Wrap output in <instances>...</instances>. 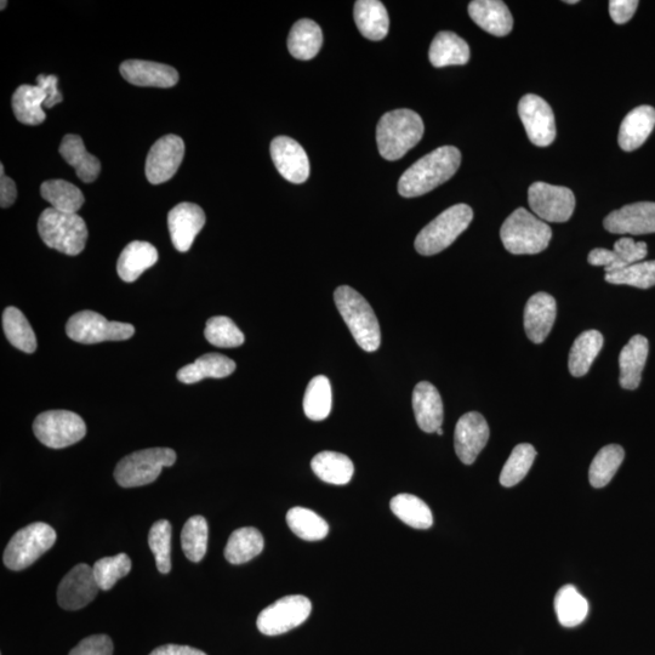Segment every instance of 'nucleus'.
<instances>
[{"mask_svg": "<svg viewBox=\"0 0 655 655\" xmlns=\"http://www.w3.org/2000/svg\"><path fill=\"white\" fill-rule=\"evenodd\" d=\"M566 3H568V4H577L578 0H568V2H566Z\"/></svg>", "mask_w": 655, "mask_h": 655, "instance_id": "13d9d810", "label": "nucleus"}, {"mask_svg": "<svg viewBox=\"0 0 655 655\" xmlns=\"http://www.w3.org/2000/svg\"><path fill=\"white\" fill-rule=\"evenodd\" d=\"M209 529L203 516H193L185 523L181 533L184 554L191 562H201L207 554Z\"/></svg>", "mask_w": 655, "mask_h": 655, "instance_id": "37998d69", "label": "nucleus"}, {"mask_svg": "<svg viewBox=\"0 0 655 655\" xmlns=\"http://www.w3.org/2000/svg\"><path fill=\"white\" fill-rule=\"evenodd\" d=\"M461 153L457 147L443 146L414 163L398 181V192L404 198L426 195L458 172Z\"/></svg>", "mask_w": 655, "mask_h": 655, "instance_id": "f257e3e1", "label": "nucleus"}, {"mask_svg": "<svg viewBox=\"0 0 655 655\" xmlns=\"http://www.w3.org/2000/svg\"><path fill=\"white\" fill-rule=\"evenodd\" d=\"M61 156L76 169L79 179L90 184L99 178L101 163L98 158L87 151L81 136L66 135L60 146Z\"/></svg>", "mask_w": 655, "mask_h": 655, "instance_id": "c85d7f7f", "label": "nucleus"}, {"mask_svg": "<svg viewBox=\"0 0 655 655\" xmlns=\"http://www.w3.org/2000/svg\"><path fill=\"white\" fill-rule=\"evenodd\" d=\"M66 333L79 344L91 345L128 340L135 334V328L129 323L107 321L98 312L82 311L68 320Z\"/></svg>", "mask_w": 655, "mask_h": 655, "instance_id": "9d476101", "label": "nucleus"}, {"mask_svg": "<svg viewBox=\"0 0 655 655\" xmlns=\"http://www.w3.org/2000/svg\"><path fill=\"white\" fill-rule=\"evenodd\" d=\"M56 532L43 522L28 524L10 539L4 551V565L11 571H22L33 565L45 552L53 548Z\"/></svg>", "mask_w": 655, "mask_h": 655, "instance_id": "6e6552de", "label": "nucleus"}, {"mask_svg": "<svg viewBox=\"0 0 655 655\" xmlns=\"http://www.w3.org/2000/svg\"><path fill=\"white\" fill-rule=\"evenodd\" d=\"M205 225V214L197 204L180 203L170 210L168 226L176 250L189 252Z\"/></svg>", "mask_w": 655, "mask_h": 655, "instance_id": "6ab92c4d", "label": "nucleus"}, {"mask_svg": "<svg viewBox=\"0 0 655 655\" xmlns=\"http://www.w3.org/2000/svg\"><path fill=\"white\" fill-rule=\"evenodd\" d=\"M606 282L617 286L649 289L655 286V260L636 262L625 269L606 273Z\"/></svg>", "mask_w": 655, "mask_h": 655, "instance_id": "a18cd8bd", "label": "nucleus"}, {"mask_svg": "<svg viewBox=\"0 0 655 655\" xmlns=\"http://www.w3.org/2000/svg\"><path fill=\"white\" fill-rule=\"evenodd\" d=\"M589 264L592 266L605 267L606 273H613L625 269V266L620 260L614 250L605 248H597L592 250L588 258Z\"/></svg>", "mask_w": 655, "mask_h": 655, "instance_id": "603ef678", "label": "nucleus"}, {"mask_svg": "<svg viewBox=\"0 0 655 655\" xmlns=\"http://www.w3.org/2000/svg\"><path fill=\"white\" fill-rule=\"evenodd\" d=\"M176 453L170 448H150L127 455L119 461L115 478L123 488L146 486L155 482L164 467L175 464Z\"/></svg>", "mask_w": 655, "mask_h": 655, "instance_id": "0eeeda50", "label": "nucleus"}, {"mask_svg": "<svg viewBox=\"0 0 655 655\" xmlns=\"http://www.w3.org/2000/svg\"><path fill=\"white\" fill-rule=\"evenodd\" d=\"M413 409L421 430L432 434L441 429L444 418L443 402L440 392L434 385L423 381L415 386Z\"/></svg>", "mask_w": 655, "mask_h": 655, "instance_id": "4be33fe9", "label": "nucleus"}, {"mask_svg": "<svg viewBox=\"0 0 655 655\" xmlns=\"http://www.w3.org/2000/svg\"><path fill=\"white\" fill-rule=\"evenodd\" d=\"M429 59L437 68L466 65L470 60L469 44L453 32H440L431 43Z\"/></svg>", "mask_w": 655, "mask_h": 655, "instance_id": "c756f323", "label": "nucleus"}, {"mask_svg": "<svg viewBox=\"0 0 655 655\" xmlns=\"http://www.w3.org/2000/svg\"><path fill=\"white\" fill-rule=\"evenodd\" d=\"M236 363L220 353H207L197 358L195 363L187 364L178 372V379L184 384H196L207 378L222 379L235 372Z\"/></svg>", "mask_w": 655, "mask_h": 655, "instance_id": "bb28decb", "label": "nucleus"}, {"mask_svg": "<svg viewBox=\"0 0 655 655\" xmlns=\"http://www.w3.org/2000/svg\"><path fill=\"white\" fill-rule=\"evenodd\" d=\"M334 300L358 346L367 352L377 351L381 344V330L366 298L349 286H341L335 290Z\"/></svg>", "mask_w": 655, "mask_h": 655, "instance_id": "7ed1b4c3", "label": "nucleus"}, {"mask_svg": "<svg viewBox=\"0 0 655 655\" xmlns=\"http://www.w3.org/2000/svg\"><path fill=\"white\" fill-rule=\"evenodd\" d=\"M113 643L107 635H93L78 643L68 655H112Z\"/></svg>", "mask_w": 655, "mask_h": 655, "instance_id": "3c124183", "label": "nucleus"}, {"mask_svg": "<svg viewBox=\"0 0 655 655\" xmlns=\"http://www.w3.org/2000/svg\"><path fill=\"white\" fill-rule=\"evenodd\" d=\"M391 511L403 523L415 529H429L434 524V515L425 501L412 494H398L391 500Z\"/></svg>", "mask_w": 655, "mask_h": 655, "instance_id": "4c0bfd02", "label": "nucleus"}, {"mask_svg": "<svg viewBox=\"0 0 655 655\" xmlns=\"http://www.w3.org/2000/svg\"><path fill=\"white\" fill-rule=\"evenodd\" d=\"M625 458L623 447L609 444L597 453L590 465L589 480L592 487L603 488L613 480Z\"/></svg>", "mask_w": 655, "mask_h": 655, "instance_id": "ea45409f", "label": "nucleus"}, {"mask_svg": "<svg viewBox=\"0 0 655 655\" xmlns=\"http://www.w3.org/2000/svg\"><path fill=\"white\" fill-rule=\"evenodd\" d=\"M639 4L637 0H611L609 2V14H611L615 24L624 25L635 15Z\"/></svg>", "mask_w": 655, "mask_h": 655, "instance_id": "864d4df0", "label": "nucleus"}, {"mask_svg": "<svg viewBox=\"0 0 655 655\" xmlns=\"http://www.w3.org/2000/svg\"><path fill=\"white\" fill-rule=\"evenodd\" d=\"M469 15L482 30L495 37H505L514 28V17L500 0H474L469 5Z\"/></svg>", "mask_w": 655, "mask_h": 655, "instance_id": "5701e85b", "label": "nucleus"}, {"mask_svg": "<svg viewBox=\"0 0 655 655\" xmlns=\"http://www.w3.org/2000/svg\"><path fill=\"white\" fill-rule=\"evenodd\" d=\"M41 195L51 208L61 213L77 214L85 202L77 186L65 180H48L41 187Z\"/></svg>", "mask_w": 655, "mask_h": 655, "instance_id": "e433bc0d", "label": "nucleus"}, {"mask_svg": "<svg viewBox=\"0 0 655 655\" xmlns=\"http://www.w3.org/2000/svg\"><path fill=\"white\" fill-rule=\"evenodd\" d=\"M47 95L38 85H21L13 95L14 115L22 124L39 125L45 121L47 115L43 106Z\"/></svg>", "mask_w": 655, "mask_h": 655, "instance_id": "473e14b6", "label": "nucleus"}, {"mask_svg": "<svg viewBox=\"0 0 655 655\" xmlns=\"http://www.w3.org/2000/svg\"><path fill=\"white\" fill-rule=\"evenodd\" d=\"M265 541L258 529L239 528L231 534L225 548V558L232 565H243L259 556L264 550Z\"/></svg>", "mask_w": 655, "mask_h": 655, "instance_id": "72a5a7b5", "label": "nucleus"}, {"mask_svg": "<svg viewBox=\"0 0 655 655\" xmlns=\"http://www.w3.org/2000/svg\"><path fill=\"white\" fill-rule=\"evenodd\" d=\"M500 237L509 253L533 255L544 252L549 247L552 230L538 216L524 208H518L501 226Z\"/></svg>", "mask_w": 655, "mask_h": 655, "instance_id": "20e7f679", "label": "nucleus"}, {"mask_svg": "<svg viewBox=\"0 0 655 655\" xmlns=\"http://www.w3.org/2000/svg\"><path fill=\"white\" fill-rule=\"evenodd\" d=\"M472 219L474 212L469 205H453L420 231L415 239V249L425 256L443 252L469 227Z\"/></svg>", "mask_w": 655, "mask_h": 655, "instance_id": "423d86ee", "label": "nucleus"}, {"mask_svg": "<svg viewBox=\"0 0 655 655\" xmlns=\"http://www.w3.org/2000/svg\"><path fill=\"white\" fill-rule=\"evenodd\" d=\"M150 655H207L190 646L165 645L158 647Z\"/></svg>", "mask_w": 655, "mask_h": 655, "instance_id": "4d7b16f0", "label": "nucleus"}, {"mask_svg": "<svg viewBox=\"0 0 655 655\" xmlns=\"http://www.w3.org/2000/svg\"><path fill=\"white\" fill-rule=\"evenodd\" d=\"M100 588L94 577L93 568L85 563L77 565L61 580L58 602L66 611H78L88 606L98 595Z\"/></svg>", "mask_w": 655, "mask_h": 655, "instance_id": "2eb2a0df", "label": "nucleus"}, {"mask_svg": "<svg viewBox=\"0 0 655 655\" xmlns=\"http://www.w3.org/2000/svg\"><path fill=\"white\" fill-rule=\"evenodd\" d=\"M323 44L321 27L310 19H301L293 26L288 38V49L295 59L312 60Z\"/></svg>", "mask_w": 655, "mask_h": 655, "instance_id": "7c9ffc66", "label": "nucleus"}, {"mask_svg": "<svg viewBox=\"0 0 655 655\" xmlns=\"http://www.w3.org/2000/svg\"><path fill=\"white\" fill-rule=\"evenodd\" d=\"M148 545L155 555L158 571L168 574L172 571V524L167 520L157 521L148 533Z\"/></svg>", "mask_w": 655, "mask_h": 655, "instance_id": "49530a36", "label": "nucleus"}, {"mask_svg": "<svg viewBox=\"0 0 655 655\" xmlns=\"http://www.w3.org/2000/svg\"><path fill=\"white\" fill-rule=\"evenodd\" d=\"M358 31L369 41H381L389 33L390 19L379 0H358L353 10Z\"/></svg>", "mask_w": 655, "mask_h": 655, "instance_id": "a878e982", "label": "nucleus"}, {"mask_svg": "<svg viewBox=\"0 0 655 655\" xmlns=\"http://www.w3.org/2000/svg\"><path fill=\"white\" fill-rule=\"evenodd\" d=\"M311 611L309 598L301 595L286 596L265 608L259 614L256 626L266 636L286 634L304 624Z\"/></svg>", "mask_w": 655, "mask_h": 655, "instance_id": "9b49d317", "label": "nucleus"}, {"mask_svg": "<svg viewBox=\"0 0 655 655\" xmlns=\"http://www.w3.org/2000/svg\"><path fill=\"white\" fill-rule=\"evenodd\" d=\"M488 440L489 426L482 414L470 412L459 419L455 427L454 447L461 463L474 464Z\"/></svg>", "mask_w": 655, "mask_h": 655, "instance_id": "dca6fc26", "label": "nucleus"}, {"mask_svg": "<svg viewBox=\"0 0 655 655\" xmlns=\"http://www.w3.org/2000/svg\"><path fill=\"white\" fill-rule=\"evenodd\" d=\"M3 328L9 343L26 353L37 350V339L30 322L16 307H8L3 313Z\"/></svg>", "mask_w": 655, "mask_h": 655, "instance_id": "58836bf2", "label": "nucleus"}, {"mask_svg": "<svg viewBox=\"0 0 655 655\" xmlns=\"http://www.w3.org/2000/svg\"><path fill=\"white\" fill-rule=\"evenodd\" d=\"M131 571V560L127 554L101 558L93 567L94 577L100 590L108 591L116 585L119 579Z\"/></svg>", "mask_w": 655, "mask_h": 655, "instance_id": "09e8293b", "label": "nucleus"}, {"mask_svg": "<svg viewBox=\"0 0 655 655\" xmlns=\"http://www.w3.org/2000/svg\"><path fill=\"white\" fill-rule=\"evenodd\" d=\"M608 232L615 235H649L655 233V203L639 202L614 210L603 221Z\"/></svg>", "mask_w": 655, "mask_h": 655, "instance_id": "f3484780", "label": "nucleus"}, {"mask_svg": "<svg viewBox=\"0 0 655 655\" xmlns=\"http://www.w3.org/2000/svg\"><path fill=\"white\" fill-rule=\"evenodd\" d=\"M7 2H2V10H4L5 7H7Z\"/></svg>", "mask_w": 655, "mask_h": 655, "instance_id": "052dcab7", "label": "nucleus"}, {"mask_svg": "<svg viewBox=\"0 0 655 655\" xmlns=\"http://www.w3.org/2000/svg\"><path fill=\"white\" fill-rule=\"evenodd\" d=\"M558 622L565 628H575L589 614V602L573 585L563 586L555 597Z\"/></svg>", "mask_w": 655, "mask_h": 655, "instance_id": "c9c22d12", "label": "nucleus"}, {"mask_svg": "<svg viewBox=\"0 0 655 655\" xmlns=\"http://www.w3.org/2000/svg\"><path fill=\"white\" fill-rule=\"evenodd\" d=\"M34 435L44 446L61 449L82 441L87 426L78 414L68 410H49L39 414L33 423Z\"/></svg>", "mask_w": 655, "mask_h": 655, "instance_id": "1a4fd4ad", "label": "nucleus"}, {"mask_svg": "<svg viewBox=\"0 0 655 655\" xmlns=\"http://www.w3.org/2000/svg\"><path fill=\"white\" fill-rule=\"evenodd\" d=\"M528 201L534 215L543 221L566 222L574 213V193L567 187L534 182L529 187Z\"/></svg>", "mask_w": 655, "mask_h": 655, "instance_id": "f8f14e48", "label": "nucleus"}, {"mask_svg": "<svg viewBox=\"0 0 655 655\" xmlns=\"http://www.w3.org/2000/svg\"><path fill=\"white\" fill-rule=\"evenodd\" d=\"M271 157L284 179L293 184H304L310 176V162L298 141L278 136L271 142Z\"/></svg>", "mask_w": 655, "mask_h": 655, "instance_id": "a211bd4d", "label": "nucleus"}, {"mask_svg": "<svg viewBox=\"0 0 655 655\" xmlns=\"http://www.w3.org/2000/svg\"><path fill=\"white\" fill-rule=\"evenodd\" d=\"M42 241L51 249L70 256L81 254L88 241L87 224L78 214L45 209L38 220Z\"/></svg>", "mask_w": 655, "mask_h": 655, "instance_id": "39448f33", "label": "nucleus"}, {"mask_svg": "<svg viewBox=\"0 0 655 655\" xmlns=\"http://www.w3.org/2000/svg\"><path fill=\"white\" fill-rule=\"evenodd\" d=\"M333 393L330 381L324 375L313 378L304 397V410L306 417L313 421H322L332 412Z\"/></svg>", "mask_w": 655, "mask_h": 655, "instance_id": "a19ab883", "label": "nucleus"}, {"mask_svg": "<svg viewBox=\"0 0 655 655\" xmlns=\"http://www.w3.org/2000/svg\"><path fill=\"white\" fill-rule=\"evenodd\" d=\"M287 523L296 537L306 541L323 540L329 532L327 521L316 512L305 508L290 509L287 514Z\"/></svg>", "mask_w": 655, "mask_h": 655, "instance_id": "79ce46f5", "label": "nucleus"}, {"mask_svg": "<svg viewBox=\"0 0 655 655\" xmlns=\"http://www.w3.org/2000/svg\"><path fill=\"white\" fill-rule=\"evenodd\" d=\"M613 250L618 254L625 267L641 262L648 254L647 243L635 242L629 237L620 238L615 242Z\"/></svg>", "mask_w": 655, "mask_h": 655, "instance_id": "8fccbe9b", "label": "nucleus"}, {"mask_svg": "<svg viewBox=\"0 0 655 655\" xmlns=\"http://www.w3.org/2000/svg\"><path fill=\"white\" fill-rule=\"evenodd\" d=\"M158 261V252L151 243L135 241L124 248L119 256L117 271L124 282H135L142 273Z\"/></svg>", "mask_w": 655, "mask_h": 655, "instance_id": "cd10ccee", "label": "nucleus"}, {"mask_svg": "<svg viewBox=\"0 0 655 655\" xmlns=\"http://www.w3.org/2000/svg\"><path fill=\"white\" fill-rule=\"evenodd\" d=\"M204 335L210 344L216 347H224V349L241 346L246 340L236 323L225 316L210 318L207 327H205Z\"/></svg>", "mask_w": 655, "mask_h": 655, "instance_id": "de8ad7c7", "label": "nucleus"}, {"mask_svg": "<svg viewBox=\"0 0 655 655\" xmlns=\"http://www.w3.org/2000/svg\"><path fill=\"white\" fill-rule=\"evenodd\" d=\"M649 352L645 336H632L619 355L620 386L625 390H636L642 380Z\"/></svg>", "mask_w": 655, "mask_h": 655, "instance_id": "b1692460", "label": "nucleus"}, {"mask_svg": "<svg viewBox=\"0 0 655 655\" xmlns=\"http://www.w3.org/2000/svg\"><path fill=\"white\" fill-rule=\"evenodd\" d=\"M37 85L44 91V94L47 95V100H45V108H53L56 105L61 104L64 100V96L61 95L58 89L59 79L56 76H41L37 77Z\"/></svg>", "mask_w": 655, "mask_h": 655, "instance_id": "5fc2aeb1", "label": "nucleus"}, {"mask_svg": "<svg viewBox=\"0 0 655 655\" xmlns=\"http://www.w3.org/2000/svg\"><path fill=\"white\" fill-rule=\"evenodd\" d=\"M313 472L320 480L336 486H344L352 480L355 466L349 457L336 452H322L311 461Z\"/></svg>", "mask_w": 655, "mask_h": 655, "instance_id": "f704fd0d", "label": "nucleus"}, {"mask_svg": "<svg viewBox=\"0 0 655 655\" xmlns=\"http://www.w3.org/2000/svg\"><path fill=\"white\" fill-rule=\"evenodd\" d=\"M424 122L417 112L396 110L385 113L377 128V142L381 157L398 161L417 146L424 136Z\"/></svg>", "mask_w": 655, "mask_h": 655, "instance_id": "f03ea898", "label": "nucleus"}, {"mask_svg": "<svg viewBox=\"0 0 655 655\" xmlns=\"http://www.w3.org/2000/svg\"><path fill=\"white\" fill-rule=\"evenodd\" d=\"M603 347V335L597 330H586L575 339L569 352L568 368L575 378L588 374L592 363Z\"/></svg>", "mask_w": 655, "mask_h": 655, "instance_id": "2f4dec72", "label": "nucleus"}, {"mask_svg": "<svg viewBox=\"0 0 655 655\" xmlns=\"http://www.w3.org/2000/svg\"><path fill=\"white\" fill-rule=\"evenodd\" d=\"M655 127V108L640 106L632 110L624 118L619 130V146L625 152H632L640 148Z\"/></svg>", "mask_w": 655, "mask_h": 655, "instance_id": "393cba45", "label": "nucleus"}, {"mask_svg": "<svg viewBox=\"0 0 655 655\" xmlns=\"http://www.w3.org/2000/svg\"><path fill=\"white\" fill-rule=\"evenodd\" d=\"M121 73L125 81L138 87L172 88L179 82L174 67L152 61H124Z\"/></svg>", "mask_w": 655, "mask_h": 655, "instance_id": "412c9836", "label": "nucleus"}, {"mask_svg": "<svg viewBox=\"0 0 655 655\" xmlns=\"http://www.w3.org/2000/svg\"><path fill=\"white\" fill-rule=\"evenodd\" d=\"M518 115L527 131L528 139L539 147L550 146L556 139L554 112L544 99L534 94L523 96L518 104Z\"/></svg>", "mask_w": 655, "mask_h": 655, "instance_id": "ddd939ff", "label": "nucleus"}, {"mask_svg": "<svg viewBox=\"0 0 655 655\" xmlns=\"http://www.w3.org/2000/svg\"><path fill=\"white\" fill-rule=\"evenodd\" d=\"M557 315L555 298L548 293H537L529 298L524 309V329L534 344H543L554 327Z\"/></svg>", "mask_w": 655, "mask_h": 655, "instance_id": "aec40b11", "label": "nucleus"}, {"mask_svg": "<svg viewBox=\"0 0 655 655\" xmlns=\"http://www.w3.org/2000/svg\"><path fill=\"white\" fill-rule=\"evenodd\" d=\"M436 432H437V435L442 436L443 435L442 427H441V429H438Z\"/></svg>", "mask_w": 655, "mask_h": 655, "instance_id": "bf43d9fd", "label": "nucleus"}, {"mask_svg": "<svg viewBox=\"0 0 655 655\" xmlns=\"http://www.w3.org/2000/svg\"><path fill=\"white\" fill-rule=\"evenodd\" d=\"M185 156V144L179 136L167 135L156 141L146 159L147 180L153 185L163 184L178 172Z\"/></svg>", "mask_w": 655, "mask_h": 655, "instance_id": "4468645a", "label": "nucleus"}, {"mask_svg": "<svg viewBox=\"0 0 655 655\" xmlns=\"http://www.w3.org/2000/svg\"><path fill=\"white\" fill-rule=\"evenodd\" d=\"M535 457H537V451L532 444H518L501 471V486L510 488L520 483L531 470Z\"/></svg>", "mask_w": 655, "mask_h": 655, "instance_id": "c03bdc74", "label": "nucleus"}, {"mask_svg": "<svg viewBox=\"0 0 655 655\" xmlns=\"http://www.w3.org/2000/svg\"><path fill=\"white\" fill-rule=\"evenodd\" d=\"M17 191L13 180L5 176L4 165H0V205L9 208L16 201Z\"/></svg>", "mask_w": 655, "mask_h": 655, "instance_id": "6e6d98bb", "label": "nucleus"}]
</instances>
